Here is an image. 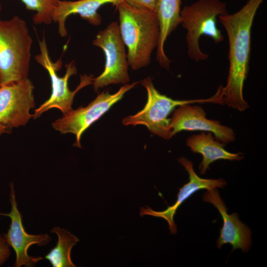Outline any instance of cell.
Returning <instances> with one entry per match:
<instances>
[{
	"instance_id": "cell-1",
	"label": "cell",
	"mask_w": 267,
	"mask_h": 267,
	"mask_svg": "<svg viewBox=\"0 0 267 267\" xmlns=\"http://www.w3.org/2000/svg\"><path fill=\"white\" fill-rule=\"evenodd\" d=\"M264 0H249L238 11L219 16L229 42V67L226 85L222 88V102L240 112L249 107L243 97V86L249 69L252 24Z\"/></svg>"
},
{
	"instance_id": "cell-2",
	"label": "cell",
	"mask_w": 267,
	"mask_h": 267,
	"mask_svg": "<svg viewBox=\"0 0 267 267\" xmlns=\"http://www.w3.org/2000/svg\"><path fill=\"white\" fill-rule=\"evenodd\" d=\"M115 6L119 13L120 35L128 49L129 66L134 70L148 66L159 41L156 13L132 6L123 0Z\"/></svg>"
},
{
	"instance_id": "cell-3",
	"label": "cell",
	"mask_w": 267,
	"mask_h": 267,
	"mask_svg": "<svg viewBox=\"0 0 267 267\" xmlns=\"http://www.w3.org/2000/svg\"><path fill=\"white\" fill-rule=\"evenodd\" d=\"M33 43L26 21L15 15L0 19V75L1 85L28 78Z\"/></svg>"
},
{
	"instance_id": "cell-4",
	"label": "cell",
	"mask_w": 267,
	"mask_h": 267,
	"mask_svg": "<svg viewBox=\"0 0 267 267\" xmlns=\"http://www.w3.org/2000/svg\"><path fill=\"white\" fill-rule=\"evenodd\" d=\"M146 89L147 100L143 109L137 113L125 117L122 121L125 126H145L149 131L165 139H170L171 129L169 115L177 107L185 104L214 103L223 105L222 90L220 86L213 96L206 99L175 100L160 93L155 88L150 77L140 81Z\"/></svg>"
},
{
	"instance_id": "cell-5",
	"label": "cell",
	"mask_w": 267,
	"mask_h": 267,
	"mask_svg": "<svg viewBox=\"0 0 267 267\" xmlns=\"http://www.w3.org/2000/svg\"><path fill=\"white\" fill-rule=\"evenodd\" d=\"M226 4L220 0H198L180 10L181 24L187 30L188 54L195 61L205 60L209 55L199 47L200 38L207 36L216 43L224 37L217 27V17L227 14Z\"/></svg>"
},
{
	"instance_id": "cell-6",
	"label": "cell",
	"mask_w": 267,
	"mask_h": 267,
	"mask_svg": "<svg viewBox=\"0 0 267 267\" xmlns=\"http://www.w3.org/2000/svg\"><path fill=\"white\" fill-rule=\"evenodd\" d=\"M39 44L40 53L35 56V59L48 72L51 83V93L49 98L35 110L32 117L39 118L44 112L53 108L59 109L64 115L67 114L73 110L72 105L76 94L83 88L92 84L93 76L86 74L81 75L80 84L74 90L71 91L68 88V80L72 75L77 74L74 61L66 64L64 76L59 77L57 72L62 66L61 58L52 62L44 37L39 41Z\"/></svg>"
},
{
	"instance_id": "cell-7",
	"label": "cell",
	"mask_w": 267,
	"mask_h": 267,
	"mask_svg": "<svg viewBox=\"0 0 267 267\" xmlns=\"http://www.w3.org/2000/svg\"><path fill=\"white\" fill-rule=\"evenodd\" d=\"M92 44L101 48L105 56L103 71L93 78L94 90L97 92L100 89L111 84H129L130 78L128 71L127 53L118 22L113 21L106 28L100 31Z\"/></svg>"
},
{
	"instance_id": "cell-8",
	"label": "cell",
	"mask_w": 267,
	"mask_h": 267,
	"mask_svg": "<svg viewBox=\"0 0 267 267\" xmlns=\"http://www.w3.org/2000/svg\"><path fill=\"white\" fill-rule=\"evenodd\" d=\"M139 83L135 82L124 85L114 94L108 91L99 93L87 106L72 110L53 122V128L62 134L71 133L75 134L76 140L74 145L81 148L80 140L83 133Z\"/></svg>"
},
{
	"instance_id": "cell-9",
	"label": "cell",
	"mask_w": 267,
	"mask_h": 267,
	"mask_svg": "<svg viewBox=\"0 0 267 267\" xmlns=\"http://www.w3.org/2000/svg\"><path fill=\"white\" fill-rule=\"evenodd\" d=\"M34 90L28 78L0 86V124L9 130L27 123L35 106Z\"/></svg>"
},
{
	"instance_id": "cell-10",
	"label": "cell",
	"mask_w": 267,
	"mask_h": 267,
	"mask_svg": "<svg viewBox=\"0 0 267 267\" xmlns=\"http://www.w3.org/2000/svg\"><path fill=\"white\" fill-rule=\"evenodd\" d=\"M10 188L9 201L11 206V211L6 214L0 213V215L8 216L11 220L9 228L6 233L3 234V236L9 246L11 247L15 252L14 267H34L43 258L41 257L29 256L28 250L34 244L45 246L50 242L51 238L47 233L34 235L26 232L23 224L22 216L17 207L15 192L12 182L10 183Z\"/></svg>"
},
{
	"instance_id": "cell-11",
	"label": "cell",
	"mask_w": 267,
	"mask_h": 267,
	"mask_svg": "<svg viewBox=\"0 0 267 267\" xmlns=\"http://www.w3.org/2000/svg\"><path fill=\"white\" fill-rule=\"evenodd\" d=\"M191 104L181 105L173 111L170 122L172 137L183 131H201L211 133L217 140L225 144L234 141L236 134L232 129L218 121L208 119L201 106Z\"/></svg>"
},
{
	"instance_id": "cell-12",
	"label": "cell",
	"mask_w": 267,
	"mask_h": 267,
	"mask_svg": "<svg viewBox=\"0 0 267 267\" xmlns=\"http://www.w3.org/2000/svg\"><path fill=\"white\" fill-rule=\"evenodd\" d=\"M203 200L213 204L223 220V225L217 240V247L221 249L223 244L229 243L233 251L240 249L244 253L248 251L252 242L251 230L240 221L237 213L227 214L225 205L217 188L207 190L203 195Z\"/></svg>"
},
{
	"instance_id": "cell-13",
	"label": "cell",
	"mask_w": 267,
	"mask_h": 267,
	"mask_svg": "<svg viewBox=\"0 0 267 267\" xmlns=\"http://www.w3.org/2000/svg\"><path fill=\"white\" fill-rule=\"evenodd\" d=\"M178 161L188 172L189 181L180 188L176 203L163 211H154L148 206L141 207L140 211L141 216L150 215L164 219L168 223L172 234L177 233V226L174 218L177 209L183 202L198 190L223 187L226 184V181L222 178L207 179L199 177L195 172L191 162L184 157L178 159Z\"/></svg>"
},
{
	"instance_id": "cell-14",
	"label": "cell",
	"mask_w": 267,
	"mask_h": 267,
	"mask_svg": "<svg viewBox=\"0 0 267 267\" xmlns=\"http://www.w3.org/2000/svg\"><path fill=\"white\" fill-rule=\"evenodd\" d=\"M121 0H78L67 1L60 0L54 10L53 22L58 24L60 36L67 35L65 23L67 18L74 14H78L83 19L94 26L99 25L102 18L97 11L103 5L112 3L116 5Z\"/></svg>"
},
{
	"instance_id": "cell-15",
	"label": "cell",
	"mask_w": 267,
	"mask_h": 267,
	"mask_svg": "<svg viewBox=\"0 0 267 267\" xmlns=\"http://www.w3.org/2000/svg\"><path fill=\"white\" fill-rule=\"evenodd\" d=\"M186 144L192 152L202 156L199 165L200 173L202 175L205 174L210 165L217 160L239 161L244 158L240 153L227 151L224 148L226 144L217 140L210 132H203L190 136L186 139Z\"/></svg>"
},
{
	"instance_id": "cell-16",
	"label": "cell",
	"mask_w": 267,
	"mask_h": 267,
	"mask_svg": "<svg viewBox=\"0 0 267 267\" xmlns=\"http://www.w3.org/2000/svg\"><path fill=\"white\" fill-rule=\"evenodd\" d=\"M181 0H155V12L159 23L160 36L156 60L162 67L169 69L171 61L166 56L164 44L168 37L181 24Z\"/></svg>"
},
{
	"instance_id": "cell-17",
	"label": "cell",
	"mask_w": 267,
	"mask_h": 267,
	"mask_svg": "<svg viewBox=\"0 0 267 267\" xmlns=\"http://www.w3.org/2000/svg\"><path fill=\"white\" fill-rule=\"evenodd\" d=\"M50 232L58 237L56 246L44 257L53 267H75L71 259V251L79 239L70 232L59 227H54Z\"/></svg>"
},
{
	"instance_id": "cell-18",
	"label": "cell",
	"mask_w": 267,
	"mask_h": 267,
	"mask_svg": "<svg viewBox=\"0 0 267 267\" xmlns=\"http://www.w3.org/2000/svg\"><path fill=\"white\" fill-rule=\"evenodd\" d=\"M60 0H21L27 10L33 11L35 13L32 21L36 25H49L53 22L55 9Z\"/></svg>"
},
{
	"instance_id": "cell-19",
	"label": "cell",
	"mask_w": 267,
	"mask_h": 267,
	"mask_svg": "<svg viewBox=\"0 0 267 267\" xmlns=\"http://www.w3.org/2000/svg\"><path fill=\"white\" fill-rule=\"evenodd\" d=\"M130 5L155 12V0H123Z\"/></svg>"
},
{
	"instance_id": "cell-20",
	"label": "cell",
	"mask_w": 267,
	"mask_h": 267,
	"mask_svg": "<svg viewBox=\"0 0 267 267\" xmlns=\"http://www.w3.org/2000/svg\"><path fill=\"white\" fill-rule=\"evenodd\" d=\"M10 255L9 245L3 236L0 234V266L3 265Z\"/></svg>"
},
{
	"instance_id": "cell-21",
	"label": "cell",
	"mask_w": 267,
	"mask_h": 267,
	"mask_svg": "<svg viewBox=\"0 0 267 267\" xmlns=\"http://www.w3.org/2000/svg\"><path fill=\"white\" fill-rule=\"evenodd\" d=\"M9 132V129H8L4 126L0 124V135H1L4 133H7Z\"/></svg>"
},
{
	"instance_id": "cell-22",
	"label": "cell",
	"mask_w": 267,
	"mask_h": 267,
	"mask_svg": "<svg viewBox=\"0 0 267 267\" xmlns=\"http://www.w3.org/2000/svg\"><path fill=\"white\" fill-rule=\"evenodd\" d=\"M1 10H2V6H1V4L0 3V12L1 11Z\"/></svg>"
},
{
	"instance_id": "cell-23",
	"label": "cell",
	"mask_w": 267,
	"mask_h": 267,
	"mask_svg": "<svg viewBox=\"0 0 267 267\" xmlns=\"http://www.w3.org/2000/svg\"><path fill=\"white\" fill-rule=\"evenodd\" d=\"M1 85V77H0V86Z\"/></svg>"
}]
</instances>
